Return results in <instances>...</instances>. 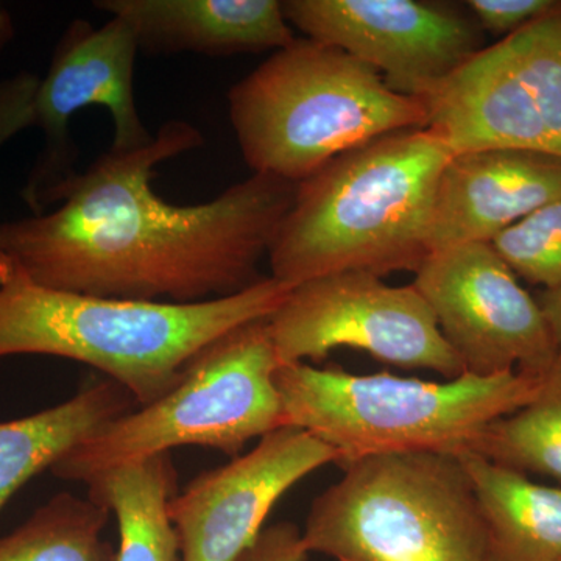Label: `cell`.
<instances>
[{
	"label": "cell",
	"mask_w": 561,
	"mask_h": 561,
	"mask_svg": "<svg viewBox=\"0 0 561 561\" xmlns=\"http://www.w3.org/2000/svg\"><path fill=\"white\" fill-rule=\"evenodd\" d=\"M203 142L173 119L142 149H110L51 192L49 213L0 221V254L43 286L116 300L192 305L249 289L297 184L253 173L197 205L158 197L154 168Z\"/></svg>",
	"instance_id": "cell-1"
},
{
	"label": "cell",
	"mask_w": 561,
	"mask_h": 561,
	"mask_svg": "<svg viewBox=\"0 0 561 561\" xmlns=\"http://www.w3.org/2000/svg\"><path fill=\"white\" fill-rule=\"evenodd\" d=\"M290 289L264 276L219 300H116L43 286L0 254V359L44 354L81 362L147 405L181 381L195 354L234 328L268 319Z\"/></svg>",
	"instance_id": "cell-2"
},
{
	"label": "cell",
	"mask_w": 561,
	"mask_h": 561,
	"mask_svg": "<svg viewBox=\"0 0 561 561\" xmlns=\"http://www.w3.org/2000/svg\"><path fill=\"white\" fill-rule=\"evenodd\" d=\"M448 147L427 128L383 135L297 183L271 250L272 278L295 287L339 272L419 271L430 254Z\"/></svg>",
	"instance_id": "cell-3"
},
{
	"label": "cell",
	"mask_w": 561,
	"mask_h": 561,
	"mask_svg": "<svg viewBox=\"0 0 561 561\" xmlns=\"http://www.w3.org/2000/svg\"><path fill=\"white\" fill-rule=\"evenodd\" d=\"M542 375L524 371L445 382L390 373L353 375L306 362L275 373L284 426L297 427L337 453L339 467L389 454L471 453L490 423L534 400Z\"/></svg>",
	"instance_id": "cell-4"
},
{
	"label": "cell",
	"mask_w": 561,
	"mask_h": 561,
	"mask_svg": "<svg viewBox=\"0 0 561 561\" xmlns=\"http://www.w3.org/2000/svg\"><path fill=\"white\" fill-rule=\"evenodd\" d=\"M253 173L300 183L339 154L390 133L426 128V103L337 47L297 38L228 92Z\"/></svg>",
	"instance_id": "cell-5"
},
{
	"label": "cell",
	"mask_w": 561,
	"mask_h": 561,
	"mask_svg": "<svg viewBox=\"0 0 561 561\" xmlns=\"http://www.w3.org/2000/svg\"><path fill=\"white\" fill-rule=\"evenodd\" d=\"M302 540L335 561H490L489 535L459 457L389 454L343 467L313 500Z\"/></svg>",
	"instance_id": "cell-6"
},
{
	"label": "cell",
	"mask_w": 561,
	"mask_h": 561,
	"mask_svg": "<svg viewBox=\"0 0 561 561\" xmlns=\"http://www.w3.org/2000/svg\"><path fill=\"white\" fill-rule=\"evenodd\" d=\"M268 319L250 321L210 342L168 394L111 421L51 472L87 483L116 465L180 446H205L234 459L253 438L284 427L275 383L279 362Z\"/></svg>",
	"instance_id": "cell-7"
},
{
	"label": "cell",
	"mask_w": 561,
	"mask_h": 561,
	"mask_svg": "<svg viewBox=\"0 0 561 561\" xmlns=\"http://www.w3.org/2000/svg\"><path fill=\"white\" fill-rule=\"evenodd\" d=\"M421 99L427 130L453 154L507 149L561 160V3Z\"/></svg>",
	"instance_id": "cell-8"
},
{
	"label": "cell",
	"mask_w": 561,
	"mask_h": 561,
	"mask_svg": "<svg viewBox=\"0 0 561 561\" xmlns=\"http://www.w3.org/2000/svg\"><path fill=\"white\" fill-rule=\"evenodd\" d=\"M268 323L279 367L354 348L446 379L465 373L413 284L389 286L373 273H331L298 284Z\"/></svg>",
	"instance_id": "cell-9"
},
{
	"label": "cell",
	"mask_w": 561,
	"mask_h": 561,
	"mask_svg": "<svg viewBox=\"0 0 561 561\" xmlns=\"http://www.w3.org/2000/svg\"><path fill=\"white\" fill-rule=\"evenodd\" d=\"M412 284L465 373L542 375L559 356L540 302L491 243L431 251Z\"/></svg>",
	"instance_id": "cell-10"
},
{
	"label": "cell",
	"mask_w": 561,
	"mask_h": 561,
	"mask_svg": "<svg viewBox=\"0 0 561 561\" xmlns=\"http://www.w3.org/2000/svg\"><path fill=\"white\" fill-rule=\"evenodd\" d=\"M138 51L135 32L122 18L110 16L102 27L73 20L62 32L33 99L32 127L39 128L44 142L21 191L33 216L46 213L51 192L79 172L69 124L80 110H108L114 124L111 150H138L154 139L136 105Z\"/></svg>",
	"instance_id": "cell-11"
},
{
	"label": "cell",
	"mask_w": 561,
	"mask_h": 561,
	"mask_svg": "<svg viewBox=\"0 0 561 561\" xmlns=\"http://www.w3.org/2000/svg\"><path fill=\"white\" fill-rule=\"evenodd\" d=\"M284 16L308 39L337 47L424 98L482 49L481 28L453 7L423 0H287Z\"/></svg>",
	"instance_id": "cell-12"
},
{
	"label": "cell",
	"mask_w": 561,
	"mask_h": 561,
	"mask_svg": "<svg viewBox=\"0 0 561 561\" xmlns=\"http://www.w3.org/2000/svg\"><path fill=\"white\" fill-rule=\"evenodd\" d=\"M334 449L284 426L214 470L202 472L169 505L181 561H236L253 545L280 496L324 465Z\"/></svg>",
	"instance_id": "cell-13"
},
{
	"label": "cell",
	"mask_w": 561,
	"mask_h": 561,
	"mask_svg": "<svg viewBox=\"0 0 561 561\" xmlns=\"http://www.w3.org/2000/svg\"><path fill=\"white\" fill-rule=\"evenodd\" d=\"M560 197L559 158L507 149L453 154L435 192L430 253L468 243H490L512 225Z\"/></svg>",
	"instance_id": "cell-14"
},
{
	"label": "cell",
	"mask_w": 561,
	"mask_h": 561,
	"mask_svg": "<svg viewBox=\"0 0 561 561\" xmlns=\"http://www.w3.org/2000/svg\"><path fill=\"white\" fill-rule=\"evenodd\" d=\"M131 25L146 54L230 57L279 50L297 36L278 0H98Z\"/></svg>",
	"instance_id": "cell-15"
},
{
	"label": "cell",
	"mask_w": 561,
	"mask_h": 561,
	"mask_svg": "<svg viewBox=\"0 0 561 561\" xmlns=\"http://www.w3.org/2000/svg\"><path fill=\"white\" fill-rule=\"evenodd\" d=\"M489 535L490 561H561V486L474 453L459 456Z\"/></svg>",
	"instance_id": "cell-16"
},
{
	"label": "cell",
	"mask_w": 561,
	"mask_h": 561,
	"mask_svg": "<svg viewBox=\"0 0 561 561\" xmlns=\"http://www.w3.org/2000/svg\"><path fill=\"white\" fill-rule=\"evenodd\" d=\"M138 408L119 383H90L55 408L0 423V511L21 486L111 421Z\"/></svg>",
	"instance_id": "cell-17"
},
{
	"label": "cell",
	"mask_w": 561,
	"mask_h": 561,
	"mask_svg": "<svg viewBox=\"0 0 561 561\" xmlns=\"http://www.w3.org/2000/svg\"><path fill=\"white\" fill-rule=\"evenodd\" d=\"M87 485L88 497L116 515V561H181L179 535L169 515L179 493L171 453L116 465Z\"/></svg>",
	"instance_id": "cell-18"
},
{
	"label": "cell",
	"mask_w": 561,
	"mask_h": 561,
	"mask_svg": "<svg viewBox=\"0 0 561 561\" xmlns=\"http://www.w3.org/2000/svg\"><path fill=\"white\" fill-rule=\"evenodd\" d=\"M511 470L561 483V351L541 376L534 400L490 423L472 451Z\"/></svg>",
	"instance_id": "cell-19"
},
{
	"label": "cell",
	"mask_w": 561,
	"mask_h": 561,
	"mask_svg": "<svg viewBox=\"0 0 561 561\" xmlns=\"http://www.w3.org/2000/svg\"><path fill=\"white\" fill-rule=\"evenodd\" d=\"M108 519L110 512L90 497L58 493L0 538V561H116L102 535Z\"/></svg>",
	"instance_id": "cell-20"
},
{
	"label": "cell",
	"mask_w": 561,
	"mask_h": 561,
	"mask_svg": "<svg viewBox=\"0 0 561 561\" xmlns=\"http://www.w3.org/2000/svg\"><path fill=\"white\" fill-rule=\"evenodd\" d=\"M490 243L515 275L546 290L561 286V197L512 225Z\"/></svg>",
	"instance_id": "cell-21"
},
{
	"label": "cell",
	"mask_w": 561,
	"mask_h": 561,
	"mask_svg": "<svg viewBox=\"0 0 561 561\" xmlns=\"http://www.w3.org/2000/svg\"><path fill=\"white\" fill-rule=\"evenodd\" d=\"M467 5L481 31L504 39L545 16L559 3L551 0H470Z\"/></svg>",
	"instance_id": "cell-22"
},
{
	"label": "cell",
	"mask_w": 561,
	"mask_h": 561,
	"mask_svg": "<svg viewBox=\"0 0 561 561\" xmlns=\"http://www.w3.org/2000/svg\"><path fill=\"white\" fill-rule=\"evenodd\" d=\"M39 80L28 70L0 80V147L18 133L32 127L33 99Z\"/></svg>",
	"instance_id": "cell-23"
},
{
	"label": "cell",
	"mask_w": 561,
	"mask_h": 561,
	"mask_svg": "<svg viewBox=\"0 0 561 561\" xmlns=\"http://www.w3.org/2000/svg\"><path fill=\"white\" fill-rule=\"evenodd\" d=\"M308 549L302 530L294 523H278L262 529L253 545L236 561H306Z\"/></svg>",
	"instance_id": "cell-24"
},
{
	"label": "cell",
	"mask_w": 561,
	"mask_h": 561,
	"mask_svg": "<svg viewBox=\"0 0 561 561\" xmlns=\"http://www.w3.org/2000/svg\"><path fill=\"white\" fill-rule=\"evenodd\" d=\"M540 302L542 312H545L546 320H548L549 327L556 339L557 345L561 351V286L556 289L545 290L541 295Z\"/></svg>",
	"instance_id": "cell-25"
},
{
	"label": "cell",
	"mask_w": 561,
	"mask_h": 561,
	"mask_svg": "<svg viewBox=\"0 0 561 561\" xmlns=\"http://www.w3.org/2000/svg\"><path fill=\"white\" fill-rule=\"evenodd\" d=\"M16 28L14 22L11 20L9 11L0 7V51L5 49L7 46L14 39Z\"/></svg>",
	"instance_id": "cell-26"
}]
</instances>
